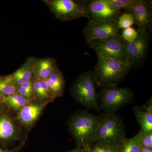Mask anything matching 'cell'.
Masks as SVG:
<instances>
[{"mask_svg": "<svg viewBox=\"0 0 152 152\" xmlns=\"http://www.w3.org/2000/svg\"><path fill=\"white\" fill-rule=\"evenodd\" d=\"M99 117L80 111L69 121V130L77 143V147L88 149L96 140Z\"/></svg>", "mask_w": 152, "mask_h": 152, "instance_id": "obj_1", "label": "cell"}, {"mask_svg": "<svg viewBox=\"0 0 152 152\" xmlns=\"http://www.w3.org/2000/svg\"><path fill=\"white\" fill-rule=\"evenodd\" d=\"M131 69L128 64L121 61L98 57L92 72L95 86L104 88L117 86Z\"/></svg>", "mask_w": 152, "mask_h": 152, "instance_id": "obj_2", "label": "cell"}, {"mask_svg": "<svg viewBox=\"0 0 152 152\" xmlns=\"http://www.w3.org/2000/svg\"><path fill=\"white\" fill-rule=\"evenodd\" d=\"M92 74L88 71L83 73L71 87V94L77 102L88 109L100 111L99 95L96 90Z\"/></svg>", "mask_w": 152, "mask_h": 152, "instance_id": "obj_3", "label": "cell"}, {"mask_svg": "<svg viewBox=\"0 0 152 152\" xmlns=\"http://www.w3.org/2000/svg\"><path fill=\"white\" fill-rule=\"evenodd\" d=\"M126 128L122 120L115 114L99 117V129L95 143L119 145L126 138Z\"/></svg>", "mask_w": 152, "mask_h": 152, "instance_id": "obj_4", "label": "cell"}, {"mask_svg": "<svg viewBox=\"0 0 152 152\" xmlns=\"http://www.w3.org/2000/svg\"><path fill=\"white\" fill-rule=\"evenodd\" d=\"M134 94L132 90L117 86L104 88L99 96L100 109L106 114H115L119 109L132 102Z\"/></svg>", "mask_w": 152, "mask_h": 152, "instance_id": "obj_5", "label": "cell"}, {"mask_svg": "<svg viewBox=\"0 0 152 152\" xmlns=\"http://www.w3.org/2000/svg\"><path fill=\"white\" fill-rule=\"evenodd\" d=\"M51 12L63 22L86 17L89 18L86 11L88 2L74 0H44Z\"/></svg>", "mask_w": 152, "mask_h": 152, "instance_id": "obj_6", "label": "cell"}, {"mask_svg": "<svg viewBox=\"0 0 152 152\" xmlns=\"http://www.w3.org/2000/svg\"><path fill=\"white\" fill-rule=\"evenodd\" d=\"M117 20L106 21L90 18L83 30L87 44L106 40L119 35Z\"/></svg>", "mask_w": 152, "mask_h": 152, "instance_id": "obj_7", "label": "cell"}, {"mask_svg": "<svg viewBox=\"0 0 152 152\" xmlns=\"http://www.w3.org/2000/svg\"><path fill=\"white\" fill-rule=\"evenodd\" d=\"M88 45L96 52L98 57L126 63V43L120 35L106 40L92 43Z\"/></svg>", "mask_w": 152, "mask_h": 152, "instance_id": "obj_8", "label": "cell"}, {"mask_svg": "<svg viewBox=\"0 0 152 152\" xmlns=\"http://www.w3.org/2000/svg\"><path fill=\"white\" fill-rule=\"evenodd\" d=\"M138 36L134 42L126 43V63L131 67L140 65L146 57L150 40L148 31L137 30Z\"/></svg>", "mask_w": 152, "mask_h": 152, "instance_id": "obj_9", "label": "cell"}, {"mask_svg": "<svg viewBox=\"0 0 152 152\" xmlns=\"http://www.w3.org/2000/svg\"><path fill=\"white\" fill-rule=\"evenodd\" d=\"M21 129L15 119L0 110V145L7 147L20 140Z\"/></svg>", "mask_w": 152, "mask_h": 152, "instance_id": "obj_10", "label": "cell"}, {"mask_svg": "<svg viewBox=\"0 0 152 152\" xmlns=\"http://www.w3.org/2000/svg\"><path fill=\"white\" fill-rule=\"evenodd\" d=\"M50 101H34L25 106L17 113L15 120L26 128L31 127L41 116Z\"/></svg>", "mask_w": 152, "mask_h": 152, "instance_id": "obj_11", "label": "cell"}, {"mask_svg": "<svg viewBox=\"0 0 152 152\" xmlns=\"http://www.w3.org/2000/svg\"><path fill=\"white\" fill-rule=\"evenodd\" d=\"M87 14L90 18L102 20H116L120 10L112 7L107 0H93L86 5Z\"/></svg>", "mask_w": 152, "mask_h": 152, "instance_id": "obj_12", "label": "cell"}, {"mask_svg": "<svg viewBox=\"0 0 152 152\" xmlns=\"http://www.w3.org/2000/svg\"><path fill=\"white\" fill-rule=\"evenodd\" d=\"M128 12L134 17L137 29L148 31V30L151 28V5L148 1L137 0L134 5Z\"/></svg>", "mask_w": 152, "mask_h": 152, "instance_id": "obj_13", "label": "cell"}, {"mask_svg": "<svg viewBox=\"0 0 152 152\" xmlns=\"http://www.w3.org/2000/svg\"><path fill=\"white\" fill-rule=\"evenodd\" d=\"M37 59L29 57L20 68L10 74L12 81L16 86L18 87L32 79Z\"/></svg>", "mask_w": 152, "mask_h": 152, "instance_id": "obj_14", "label": "cell"}, {"mask_svg": "<svg viewBox=\"0 0 152 152\" xmlns=\"http://www.w3.org/2000/svg\"><path fill=\"white\" fill-rule=\"evenodd\" d=\"M134 113L137 121L143 133L152 132V98L145 104L136 106Z\"/></svg>", "mask_w": 152, "mask_h": 152, "instance_id": "obj_15", "label": "cell"}, {"mask_svg": "<svg viewBox=\"0 0 152 152\" xmlns=\"http://www.w3.org/2000/svg\"><path fill=\"white\" fill-rule=\"evenodd\" d=\"M56 61L52 57L37 58L35 65L34 76L40 80H47L57 69Z\"/></svg>", "mask_w": 152, "mask_h": 152, "instance_id": "obj_16", "label": "cell"}, {"mask_svg": "<svg viewBox=\"0 0 152 152\" xmlns=\"http://www.w3.org/2000/svg\"><path fill=\"white\" fill-rule=\"evenodd\" d=\"M53 98L62 96L65 88V80L62 72L59 68L53 73L46 80Z\"/></svg>", "mask_w": 152, "mask_h": 152, "instance_id": "obj_17", "label": "cell"}, {"mask_svg": "<svg viewBox=\"0 0 152 152\" xmlns=\"http://www.w3.org/2000/svg\"><path fill=\"white\" fill-rule=\"evenodd\" d=\"M32 87L37 100L52 102L55 99L52 96L46 80H38L34 75L32 79Z\"/></svg>", "mask_w": 152, "mask_h": 152, "instance_id": "obj_18", "label": "cell"}, {"mask_svg": "<svg viewBox=\"0 0 152 152\" xmlns=\"http://www.w3.org/2000/svg\"><path fill=\"white\" fill-rule=\"evenodd\" d=\"M34 101L36 100L28 99L16 93L9 96H4L3 104L18 113L25 106Z\"/></svg>", "mask_w": 152, "mask_h": 152, "instance_id": "obj_19", "label": "cell"}, {"mask_svg": "<svg viewBox=\"0 0 152 152\" xmlns=\"http://www.w3.org/2000/svg\"><path fill=\"white\" fill-rule=\"evenodd\" d=\"M142 132L141 130L131 138H125L119 145V152H140L141 150V140Z\"/></svg>", "mask_w": 152, "mask_h": 152, "instance_id": "obj_20", "label": "cell"}, {"mask_svg": "<svg viewBox=\"0 0 152 152\" xmlns=\"http://www.w3.org/2000/svg\"><path fill=\"white\" fill-rule=\"evenodd\" d=\"M17 93V87L14 84L10 75L0 76V93L4 96Z\"/></svg>", "mask_w": 152, "mask_h": 152, "instance_id": "obj_21", "label": "cell"}, {"mask_svg": "<svg viewBox=\"0 0 152 152\" xmlns=\"http://www.w3.org/2000/svg\"><path fill=\"white\" fill-rule=\"evenodd\" d=\"M32 79L28 82L17 87V93L28 99L37 100L33 91Z\"/></svg>", "mask_w": 152, "mask_h": 152, "instance_id": "obj_22", "label": "cell"}, {"mask_svg": "<svg viewBox=\"0 0 152 152\" xmlns=\"http://www.w3.org/2000/svg\"><path fill=\"white\" fill-rule=\"evenodd\" d=\"M90 152H119L118 145L95 143L88 148Z\"/></svg>", "mask_w": 152, "mask_h": 152, "instance_id": "obj_23", "label": "cell"}, {"mask_svg": "<svg viewBox=\"0 0 152 152\" xmlns=\"http://www.w3.org/2000/svg\"><path fill=\"white\" fill-rule=\"evenodd\" d=\"M112 7L120 10L121 9H125L129 10L134 5L137 0H107Z\"/></svg>", "mask_w": 152, "mask_h": 152, "instance_id": "obj_24", "label": "cell"}, {"mask_svg": "<svg viewBox=\"0 0 152 152\" xmlns=\"http://www.w3.org/2000/svg\"><path fill=\"white\" fill-rule=\"evenodd\" d=\"M135 23L134 19L130 13L123 14L117 21V26L118 30L131 27Z\"/></svg>", "mask_w": 152, "mask_h": 152, "instance_id": "obj_25", "label": "cell"}, {"mask_svg": "<svg viewBox=\"0 0 152 152\" xmlns=\"http://www.w3.org/2000/svg\"><path fill=\"white\" fill-rule=\"evenodd\" d=\"M137 36V31L131 27L123 30L121 36L126 42L131 43L136 39Z\"/></svg>", "mask_w": 152, "mask_h": 152, "instance_id": "obj_26", "label": "cell"}, {"mask_svg": "<svg viewBox=\"0 0 152 152\" xmlns=\"http://www.w3.org/2000/svg\"><path fill=\"white\" fill-rule=\"evenodd\" d=\"M141 146L142 148L152 149V132H142L141 140Z\"/></svg>", "mask_w": 152, "mask_h": 152, "instance_id": "obj_27", "label": "cell"}, {"mask_svg": "<svg viewBox=\"0 0 152 152\" xmlns=\"http://www.w3.org/2000/svg\"><path fill=\"white\" fill-rule=\"evenodd\" d=\"M27 136H26V138L23 139L21 143L19 145L11 149L2 148H0V152H19L22 149L24 146L25 144H26V141L27 140Z\"/></svg>", "mask_w": 152, "mask_h": 152, "instance_id": "obj_28", "label": "cell"}, {"mask_svg": "<svg viewBox=\"0 0 152 152\" xmlns=\"http://www.w3.org/2000/svg\"><path fill=\"white\" fill-rule=\"evenodd\" d=\"M85 149L83 148H80V147H77L74 149L70 150L65 152H85Z\"/></svg>", "mask_w": 152, "mask_h": 152, "instance_id": "obj_29", "label": "cell"}, {"mask_svg": "<svg viewBox=\"0 0 152 152\" xmlns=\"http://www.w3.org/2000/svg\"><path fill=\"white\" fill-rule=\"evenodd\" d=\"M140 152H152V149L142 148Z\"/></svg>", "mask_w": 152, "mask_h": 152, "instance_id": "obj_30", "label": "cell"}, {"mask_svg": "<svg viewBox=\"0 0 152 152\" xmlns=\"http://www.w3.org/2000/svg\"><path fill=\"white\" fill-rule=\"evenodd\" d=\"M4 96H3L0 93V105L3 104V101H4Z\"/></svg>", "mask_w": 152, "mask_h": 152, "instance_id": "obj_31", "label": "cell"}, {"mask_svg": "<svg viewBox=\"0 0 152 152\" xmlns=\"http://www.w3.org/2000/svg\"><path fill=\"white\" fill-rule=\"evenodd\" d=\"M85 152H90L89 151L88 149L85 150Z\"/></svg>", "mask_w": 152, "mask_h": 152, "instance_id": "obj_32", "label": "cell"}, {"mask_svg": "<svg viewBox=\"0 0 152 152\" xmlns=\"http://www.w3.org/2000/svg\"><path fill=\"white\" fill-rule=\"evenodd\" d=\"M2 104L0 105V107H1V106ZM0 110H1V107H0Z\"/></svg>", "mask_w": 152, "mask_h": 152, "instance_id": "obj_33", "label": "cell"}]
</instances>
